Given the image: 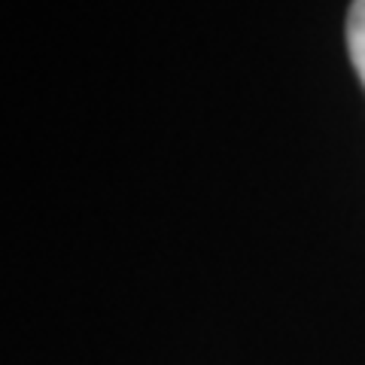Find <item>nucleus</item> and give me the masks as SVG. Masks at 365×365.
<instances>
[{
    "mask_svg": "<svg viewBox=\"0 0 365 365\" xmlns=\"http://www.w3.org/2000/svg\"><path fill=\"white\" fill-rule=\"evenodd\" d=\"M347 49L350 61L365 86V0H353L350 16H347Z\"/></svg>",
    "mask_w": 365,
    "mask_h": 365,
    "instance_id": "obj_1",
    "label": "nucleus"
}]
</instances>
